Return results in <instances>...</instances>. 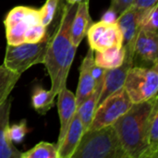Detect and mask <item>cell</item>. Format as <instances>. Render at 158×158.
<instances>
[{"instance_id": "cell-25", "label": "cell", "mask_w": 158, "mask_h": 158, "mask_svg": "<svg viewBox=\"0 0 158 158\" xmlns=\"http://www.w3.org/2000/svg\"><path fill=\"white\" fill-rule=\"evenodd\" d=\"M30 131V129L27 127V122L25 119H22L19 124H13L9 126V136L12 142L20 143L27 133Z\"/></svg>"}, {"instance_id": "cell-30", "label": "cell", "mask_w": 158, "mask_h": 158, "mask_svg": "<svg viewBox=\"0 0 158 158\" xmlns=\"http://www.w3.org/2000/svg\"><path fill=\"white\" fill-rule=\"evenodd\" d=\"M67 4L69 5H74V4H78L79 2H81V0H65Z\"/></svg>"}, {"instance_id": "cell-10", "label": "cell", "mask_w": 158, "mask_h": 158, "mask_svg": "<svg viewBox=\"0 0 158 158\" xmlns=\"http://www.w3.org/2000/svg\"><path fill=\"white\" fill-rule=\"evenodd\" d=\"M158 32L141 29L134 43L133 66L150 68L158 62Z\"/></svg>"}, {"instance_id": "cell-20", "label": "cell", "mask_w": 158, "mask_h": 158, "mask_svg": "<svg viewBox=\"0 0 158 158\" xmlns=\"http://www.w3.org/2000/svg\"><path fill=\"white\" fill-rule=\"evenodd\" d=\"M55 97L50 90H44L41 85H35L31 94L32 107L41 115L47 113L55 105Z\"/></svg>"}, {"instance_id": "cell-5", "label": "cell", "mask_w": 158, "mask_h": 158, "mask_svg": "<svg viewBox=\"0 0 158 158\" xmlns=\"http://www.w3.org/2000/svg\"><path fill=\"white\" fill-rule=\"evenodd\" d=\"M49 37L38 43H23L19 45L7 44L3 65L9 70L21 75L31 67L44 63Z\"/></svg>"}, {"instance_id": "cell-23", "label": "cell", "mask_w": 158, "mask_h": 158, "mask_svg": "<svg viewBox=\"0 0 158 158\" xmlns=\"http://www.w3.org/2000/svg\"><path fill=\"white\" fill-rule=\"evenodd\" d=\"M158 6L156 4L154 6L143 9L140 19V30H147L151 31H157L158 29Z\"/></svg>"}, {"instance_id": "cell-28", "label": "cell", "mask_w": 158, "mask_h": 158, "mask_svg": "<svg viewBox=\"0 0 158 158\" xmlns=\"http://www.w3.org/2000/svg\"><path fill=\"white\" fill-rule=\"evenodd\" d=\"M157 4V0H134L133 5L138 9H148Z\"/></svg>"}, {"instance_id": "cell-31", "label": "cell", "mask_w": 158, "mask_h": 158, "mask_svg": "<svg viewBox=\"0 0 158 158\" xmlns=\"http://www.w3.org/2000/svg\"><path fill=\"white\" fill-rule=\"evenodd\" d=\"M115 1H116V0H111V4H113V3H114Z\"/></svg>"}, {"instance_id": "cell-26", "label": "cell", "mask_w": 158, "mask_h": 158, "mask_svg": "<svg viewBox=\"0 0 158 158\" xmlns=\"http://www.w3.org/2000/svg\"><path fill=\"white\" fill-rule=\"evenodd\" d=\"M133 1L134 0H116L113 4L110 5L109 8L113 9L118 15H119L129 6H131L133 3Z\"/></svg>"}, {"instance_id": "cell-4", "label": "cell", "mask_w": 158, "mask_h": 158, "mask_svg": "<svg viewBox=\"0 0 158 158\" xmlns=\"http://www.w3.org/2000/svg\"><path fill=\"white\" fill-rule=\"evenodd\" d=\"M71 158H128L113 125L86 131Z\"/></svg>"}, {"instance_id": "cell-16", "label": "cell", "mask_w": 158, "mask_h": 158, "mask_svg": "<svg viewBox=\"0 0 158 158\" xmlns=\"http://www.w3.org/2000/svg\"><path fill=\"white\" fill-rule=\"evenodd\" d=\"M85 132L81 120L75 112L69 128L58 147V158H71L75 150L77 149L80 141Z\"/></svg>"}, {"instance_id": "cell-18", "label": "cell", "mask_w": 158, "mask_h": 158, "mask_svg": "<svg viewBox=\"0 0 158 158\" xmlns=\"http://www.w3.org/2000/svg\"><path fill=\"white\" fill-rule=\"evenodd\" d=\"M103 80L96 83L94 93L87 99H85L79 106H77L76 112L81 120V123L83 125L85 131L89 129L92 123V120L94 118V112L97 107L99 95H100L102 86H103Z\"/></svg>"}, {"instance_id": "cell-3", "label": "cell", "mask_w": 158, "mask_h": 158, "mask_svg": "<svg viewBox=\"0 0 158 158\" xmlns=\"http://www.w3.org/2000/svg\"><path fill=\"white\" fill-rule=\"evenodd\" d=\"M4 24L9 45L38 43L49 36L46 27L42 24L39 9L36 8L16 6L7 13Z\"/></svg>"}, {"instance_id": "cell-2", "label": "cell", "mask_w": 158, "mask_h": 158, "mask_svg": "<svg viewBox=\"0 0 158 158\" xmlns=\"http://www.w3.org/2000/svg\"><path fill=\"white\" fill-rule=\"evenodd\" d=\"M156 102L157 94L147 101L133 104L113 124L128 158H142L146 151L149 117Z\"/></svg>"}, {"instance_id": "cell-14", "label": "cell", "mask_w": 158, "mask_h": 158, "mask_svg": "<svg viewBox=\"0 0 158 158\" xmlns=\"http://www.w3.org/2000/svg\"><path fill=\"white\" fill-rule=\"evenodd\" d=\"M89 1L90 0H81L78 3L77 10L71 22L70 42L71 44L77 48L86 36L87 31L93 23L89 13Z\"/></svg>"}, {"instance_id": "cell-17", "label": "cell", "mask_w": 158, "mask_h": 158, "mask_svg": "<svg viewBox=\"0 0 158 158\" xmlns=\"http://www.w3.org/2000/svg\"><path fill=\"white\" fill-rule=\"evenodd\" d=\"M126 55L125 46H114L104 51H95L94 64L105 69H112L119 67Z\"/></svg>"}, {"instance_id": "cell-27", "label": "cell", "mask_w": 158, "mask_h": 158, "mask_svg": "<svg viewBox=\"0 0 158 158\" xmlns=\"http://www.w3.org/2000/svg\"><path fill=\"white\" fill-rule=\"evenodd\" d=\"M106 69L101 68V67H98L94 64V62L93 63L92 67H91V73L95 81V82H99L100 81H102L104 79V75H105V72H106Z\"/></svg>"}, {"instance_id": "cell-8", "label": "cell", "mask_w": 158, "mask_h": 158, "mask_svg": "<svg viewBox=\"0 0 158 158\" xmlns=\"http://www.w3.org/2000/svg\"><path fill=\"white\" fill-rule=\"evenodd\" d=\"M89 45L94 51H104L114 46H123V33L115 22L103 20L92 23L87 31Z\"/></svg>"}, {"instance_id": "cell-7", "label": "cell", "mask_w": 158, "mask_h": 158, "mask_svg": "<svg viewBox=\"0 0 158 158\" xmlns=\"http://www.w3.org/2000/svg\"><path fill=\"white\" fill-rule=\"evenodd\" d=\"M124 87L107 96L97 107L89 130H97L113 125L132 106Z\"/></svg>"}, {"instance_id": "cell-15", "label": "cell", "mask_w": 158, "mask_h": 158, "mask_svg": "<svg viewBox=\"0 0 158 158\" xmlns=\"http://www.w3.org/2000/svg\"><path fill=\"white\" fill-rule=\"evenodd\" d=\"M143 10L135 7L133 3L117 18V23L123 33V45L134 39L140 31V19Z\"/></svg>"}, {"instance_id": "cell-22", "label": "cell", "mask_w": 158, "mask_h": 158, "mask_svg": "<svg viewBox=\"0 0 158 158\" xmlns=\"http://www.w3.org/2000/svg\"><path fill=\"white\" fill-rule=\"evenodd\" d=\"M21 158H58V147L46 142H41L32 149L22 153Z\"/></svg>"}, {"instance_id": "cell-29", "label": "cell", "mask_w": 158, "mask_h": 158, "mask_svg": "<svg viewBox=\"0 0 158 158\" xmlns=\"http://www.w3.org/2000/svg\"><path fill=\"white\" fill-rule=\"evenodd\" d=\"M117 18H118V14L111 8H108L106 13L103 15L102 17V20L105 21V22H115L117 20Z\"/></svg>"}, {"instance_id": "cell-6", "label": "cell", "mask_w": 158, "mask_h": 158, "mask_svg": "<svg viewBox=\"0 0 158 158\" xmlns=\"http://www.w3.org/2000/svg\"><path fill=\"white\" fill-rule=\"evenodd\" d=\"M123 87L132 104L151 99L157 94L158 64L150 68L133 66L127 74Z\"/></svg>"}, {"instance_id": "cell-12", "label": "cell", "mask_w": 158, "mask_h": 158, "mask_svg": "<svg viewBox=\"0 0 158 158\" xmlns=\"http://www.w3.org/2000/svg\"><path fill=\"white\" fill-rule=\"evenodd\" d=\"M10 108V98L0 105V158H21L22 153L13 145L9 136Z\"/></svg>"}, {"instance_id": "cell-21", "label": "cell", "mask_w": 158, "mask_h": 158, "mask_svg": "<svg viewBox=\"0 0 158 158\" xmlns=\"http://www.w3.org/2000/svg\"><path fill=\"white\" fill-rule=\"evenodd\" d=\"M20 76L9 70L4 65L0 66V105L8 98Z\"/></svg>"}, {"instance_id": "cell-24", "label": "cell", "mask_w": 158, "mask_h": 158, "mask_svg": "<svg viewBox=\"0 0 158 158\" xmlns=\"http://www.w3.org/2000/svg\"><path fill=\"white\" fill-rule=\"evenodd\" d=\"M60 1L61 0H46L42 8L39 9L42 24L44 26L48 27L53 21Z\"/></svg>"}, {"instance_id": "cell-1", "label": "cell", "mask_w": 158, "mask_h": 158, "mask_svg": "<svg viewBox=\"0 0 158 158\" xmlns=\"http://www.w3.org/2000/svg\"><path fill=\"white\" fill-rule=\"evenodd\" d=\"M77 6L78 4H63L57 29L49 37L44 64L51 80L50 92L54 96H56L58 92L64 88L61 75L65 61L69 57H74L77 50V47L73 46L70 42V26Z\"/></svg>"}, {"instance_id": "cell-11", "label": "cell", "mask_w": 158, "mask_h": 158, "mask_svg": "<svg viewBox=\"0 0 158 158\" xmlns=\"http://www.w3.org/2000/svg\"><path fill=\"white\" fill-rule=\"evenodd\" d=\"M57 95V108L60 118V131L56 145L57 147H59L69 128L73 116L76 112L77 106L75 94L69 89H67V87L61 89L58 92Z\"/></svg>"}, {"instance_id": "cell-19", "label": "cell", "mask_w": 158, "mask_h": 158, "mask_svg": "<svg viewBox=\"0 0 158 158\" xmlns=\"http://www.w3.org/2000/svg\"><path fill=\"white\" fill-rule=\"evenodd\" d=\"M158 157V102H156L149 117L147 130V149L142 158Z\"/></svg>"}, {"instance_id": "cell-13", "label": "cell", "mask_w": 158, "mask_h": 158, "mask_svg": "<svg viewBox=\"0 0 158 158\" xmlns=\"http://www.w3.org/2000/svg\"><path fill=\"white\" fill-rule=\"evenodd\" d=\"M94 62V49L89 47L88 52L80 67V80L75 95L76 106H79L94 91L96 82L91 73V67Z\"/></svg>"}, {"instance_id": "cell-9", "label": "cell", "mask_w": 158, "mask_h": 158, "mask_svg": "<svg viewBox=\"0 0 158 158\" xmlns=\"http://www.w3.org/2000/svg\"><path fill=\"white\" fill-rule=\"evenodd\" d=\"M137 37V36H136ZM136 37L124 44L126 49L125 59L123 63L112 69H106L104 75L103 80V86L99 95L97 106L110 94L117 92L118 90L123 88L124 82L127 77L129 70L133 67V55H134V43Z\"/></svg>"}]
</instances>
